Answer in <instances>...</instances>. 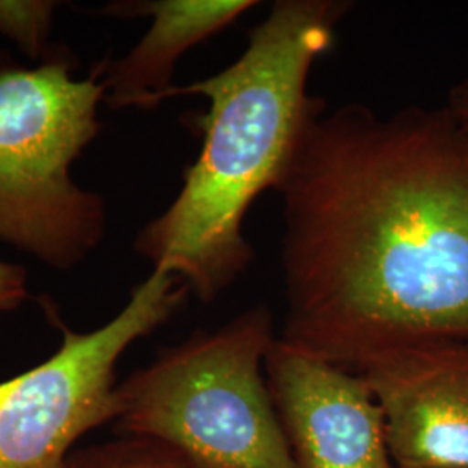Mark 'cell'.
Returning a JSON list of instances; mask_svg holds the SVG:
<instances>
[{
	"label": "cell",
	"instance_id": "8",
	"mask_svg": "<svg viewBox=\"0 0 468 468\" xmlns=\"http://www.w3.org/2000/svg\"><path fill=\"white\" fill-rule=\"evenodd\" d=\"M255 0H134L106 4L108 16H150L148 32L117 61L100 63L104 102L113 110L154 108L174 87L172 77L186 52L222 32Z\"/></svg>",
	"mask_w": 468,
	"mask_h": 468
},
{
	"label": "cell",
	"instance_id": "3",
	"mask_svg": "<svg viewBox=\"0 0 468 468\" xmlns=\"http://www.w3.org/2000/svg\"><path fill=\"white\" fill-rule=\"evenodd\" d=\"M276 338L259 303L164 349L118 384V431L164 442L198 468H297L264 373Z\"/></svg>",
	"mask_w": 468,
	"mask_h": 468
},
{
	"label": "cell",
	"instance_id": "10",
	"mask_svg": "<svg viewBox=\"0 0 468 468\" xmlns=\"http://www.w3.org/2000/svg\"><path fill=\"white\" fill-rule=\"evenodd\" d=\"M58 5L50 0H0V34L11 38L28 58L38 59L46 54Z\"/></svg>",
	"mask_w": 468,
	"mask_h": 468
},
{
	"label": "cell",
	"instance_id": "9",
	"mask_svg": "<svg viewBox=\"0 0 468 468\" xmlns=\"http://www.w3.org/2000/svg\"><path fill=\"white\" fill-rule=\"evenodd\" d=\"M65 468H198L164 442L125 435L113 442L71 452Z\"/></svg>",
	"mask_w": 468,
	"mask_h": 468
},
{
	"label": "cell",
	"instance_id": "12",
	"mask_svg": "<svg viewBox=\"0 0 468 468\" xmlns=\"http://www.w3.org/2000/svg\"><path fill=\"white\" fill-rule=\"evenodd\" d=\"M446 106L452 110L454 117L468 127V79L452 85L448 92Z\"/></svg>",
	"mask_w": 468,
	"mask_h": 468
},
{
	"label": "cell",
	"instance_id": "2",
	"mask_svg": "<svg viewBox=\"0 0 468 468\" xmlns=\"http://www.w3.org/2000/svg\"><path fill=\"white\" fill-rule=\"evenodd\" d=\"M351 7L347 0H278L229 67L164 96L208 101L193 118L203 143L179 195L139 231L134 249L203 303L250 268L255 251L243 220L253 201L282 185L305 127L324 106L307 92L309 73L334 48Z\"/></svg>",
	"mask_w": 468,
	"mask_h": 468
},
{
	"label": "cell",
	"instance_id": "7",
	"mask_svg": "<svg viewBox=\"0 0 468 468\" xmlns=\"http://www.w3.org/2000/svg\"><path fill=\"white\" fill-rule=\"evenodd\" d=\"M264 373L295 467L396 468L382 411L356 371L307 356L278 336Z\"/></svg>",
	"mask_w": 468,
	"mask_h": 468
},
{
	"label": "cell",
	"instance_id": "1",
	"mask_svg": "<svg viewBox=\"0 0 468 468\" xmlns=\"http://www.w3.org/2000/svg\"><path fill=\"white\" fill-rule=\"evenodd\" d=\"M276 191L286 346L356 371L468 338V127L446 104H324Z\"/></svg>",
	"mask_w": 468,
	"mask_h": 468
},
{
	"label": "cell",
	"instance_id": "11",
	"mask_svg": "<svg viewBox=\"0 0 468 468\" xmlns=\"http://www.w3.org/2000/svg\"><path fill=\"white\" fill-rule=\"evenodd\" d=\"M28 272L23 266L0 261V313L15 311L28 301Z\"/></svg>",
	"mask_w": 468,
	"mask_h": 468
},
{
	"label": "cell",
	"instance_id": "5",
	"mask_svg": "<svg viewBox=\"0 0 468 468\" xmlns=\"http://www.w3.org/2000/svg\"><path fill=\"white\" fill-rule=\"evenodd\" d=\"M189 295L181 278L153 269L104 326L73 332L52 303L61 346L42 365L0 382V468H65L82 435L115 421L117 363L135 340L167 323Z\"/></svg>",
	"mask_w": 468,
	"mask_h": 468
},
{
	"label": "cell",
	"instance_id": "4",
	"mask_svg": "<svg viewBox=\"0 0 468 468\" xmlns=\"http://www.w3.org/2000/svg\"><path fill=\"white\" fill-rule=\"evenodd\" d=\"M50 56L35 68L0 65V241L58 271L96 250L104 201L71 179V165L101 131V67L77 80Z\"/></svg>",
	"mask_w": 468,
	"mask_h": 468
},
{
	"label": "cell",
	"instance_id": "6",
	"mask_svg": "<svg viewBox=\"0 0 468 468\" xmlns=\"http://www.w3.org/2000/svg\"><path fill=\"white\" fill-rule=\"evenodd\" d=\"M356 373L382 411L396 468H468V338L385 352Z\"/></svg>",
	"mask_w": 468,
	"mask_h": 468
}]
</instances>
